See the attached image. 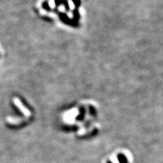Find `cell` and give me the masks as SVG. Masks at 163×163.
Here are the masks:
<instances>
[{
  "label": "cell",
  "mask_w": 163,
  "mask_h": 163,
  "mask_svg": "<svg viewBox=\"0 0 163 163\" xmlns=\"http://www.w3.org/2000/svg\"><path fill=\"white\" fill-rule=\"evenodd\" d=\"M68 3L70 8V9H74V8H75V4H74V2L72 0H69Z\"/></svg>",
  "instance_id": "6da1fadb"
},
{
  "label": "cell",
  "mask_w": 163,
  "mask_h": 163,
  "mask_svg": "<svg viewBox=\"0 0 163 163\" xmlns=\"http://www.w3.org/2000/svg\"><path fill=\"white\" fill-rule=\"evenodd\" d=\"M49 5L50 7H52V8H54L55 7V0H49Z\"/></svg>",
  "instance_id": "7a4b0ae2"
}]
</instances>
